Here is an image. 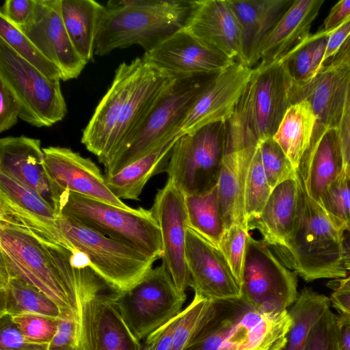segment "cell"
Segmentation results:
<instances>
[{"instance_id": "1", "label": "cell", "mask_w": 350, "mask_h": 350, "mask_svg": "<svg viewBox=\"0 0 350 350\" xmlns=\"http://www.w3.org/2000/svg\"><path fill=\"white\" fill-rule=\"evenodd\" d=\"M71 250L27 228L0 224V269L37 288L59 307L77 313L81 269Z\"/></svg>"}, {"instance_id": "2", "label": "cell", "mask_w": 350, "mask_h": 350, "mask_svg": "<svg viewBox=\"0 0 350 350\" xmlns=\"http://www.w3.org/2000/svg\"><path fill=\"white\" fill-rule=\"evenodd\" d=\"M297 176L299 196L294 228L286 246L273 251L287 268L307 282L345 278L348 275L343 259L345 232L308 196Z\"/></svg>"}, {"instance_id": "3", "label": "cell", "mask_w": 350, "mask_h": 350, "mask_svg": "<svg viewBox=\"0 0 350 350\" xmlns=\"http://www.w3.org/2000/svg\"><path fill=\"white\" fill-rule=\"evenodd\" d=\"M190 10L189 1H110L101 11L94 55L139 45L146 51L180 29Z\"/></svg>"}, {"instance_id": "4", "label": "cell", "mask_w": 350, "mask_h": 350, "mask_svg": "<svg viewBox=\"0 0 350 350\" xmlns=\"http://www.w3.org/2000/svg\"><path fill=\"white\" fill-rule=\"evenodd\" d=\"M117 292L91 266L81 269L77 283L78 350H140L118 308Z\"/></svg>"}, {"instance_id": "5", "label": "cell", "mask_w": 350, "mask_h": 350, "mask_svg": "<svg viewBox=\"0 0 350 350\" xmlns=\"http://www.w3.org/2000/svg\"><path fill=\"white\" fill-rule=\"evenodd\" d=\"M59 214L157 260L163 257L161 230L151 209L142 207L124 209L64 191L61 198Z\"/></svg>"}, {"instance_id": "6", "label": "cell", "mask_w": 350, "mask_h": 350, "mask_svg": "<svg viewBox=\"0 0 350 350\" xmlns=\"http://www.w3.org/2000/svg\"><path fill=\"white\" fill-rule=\"evenodd\" d=\"M215 76L177 81L103 163L105 174H115L165 140Z\"/></svg>"}, {"instance_id": "7", "label": "cell", "mask_w": 350, "mask_h": 350, "mask_svg": "<svg viewBox=\"0 0 350 350\" xmlns=\"http://www.w3.org/2000/svg\"><path fill=\"white\" fill-rule=\"evenodd\" d=\"M57 224L70 244L85 254L91 267L111 288L125 291L152 269L156 258L60 215Z\"/></svg>"}, {"instance_id": "8", "label": "cell", "mask_w": 350, "mask_h": 350, "mask_svg": "<svg viewBox=\"0 0 350 350\" xmlns=\"http://www.w3.org/2000/svg\"><path fill=\"white\" fill-rule=\"evenodd\" d=\"M60 81L44 75L0 39V81L18 103L20 119L36 127L62 120L67 107Z\"/></svg>"}, {"instance_id": "9", "label": "cell", "mask_w": 350, "mask_h": 350, "mask_svg": "<svg viewBox=\"0 0 350 350\" xmlns=\"http://www.w3.org/2000/svg\"><path fill=\"white\" fill-rule=\"evenodd\" d=\"M226 131V122L213 123L175 142L166 172L185 196L203 193L217 185Z\"/></svg>"}, {"instance_id": "10", "label": "cell", "mask_w": 350, "mask_h": 350, "mask_svg": "<svg viewBox=\"0 0 350 350\" xmlns=\"http://www.w3.org/2000/svg\"><path fill=\"white\" fill-rule=\"evenodd\" d=\"M185 300L163 264L116 297L120 314L139 341L178 315Z\"/></svg>"}, {"instance_id": "11", "label": "cell", "mask_w": 350, "mask_h": 350, "mask_svg": "<svg viewBox=\"0 0 350 350\" xmlns=\"http://www.w3.org/2000/svg\"><path fill=\"white\" fill-rule=\"evenodd\" d=\"M242 297L262 313L287 310L296 301V273L287 268L262 240L250 234L241 285Z\"/></svg>"}, {"instance_id": "12", "label": "cell", "mask_w": 350, "mask_h": 350, "mask_svg": "<svg viewBox=\"0 0 350 350\" xmlns=\"http://www.w3.org/2000/svg\"><path fill=\"white\" fill-rule=\"evenodd\" d=\"M226 126L225 152L217 184L225 230L236 223L247 224L243 212L244 182L259 144L245 117L233 115Z\"/></svg>"}, {"instance_id": "13", "label": "cell", "mask_w": 350, "mask_h": 350, "mask_svg": "<svg viewBox=\"0 0 350 350\" xmlns=\"http://www.w3.org/2000/svg\"><path fill=\"white\" fill-rule=\"evenodd\" d=\"M142 58L176 81L215 76L237 62L205 46L182 29L159 41Z\"/></svg>"}, {"instance_id": "14", "label": "cell", "mask_w": 350, "mask_h": 350, "mask_svg": "<svg viewBox=\"0 0 350 350\" xmlns=\"http://www.w3.org/2000/svg\"><path fill=\"white\" fill-rule=\"evenodd\" d=\"M254 68L236 62L215 75L171 133L172 139L211 124L226 122L232 116Z\"/></svg>"}, {"instance_id": "15", "label": "cell", "mask_w": 350, "mask_h": 350, "mask_svg": "<svg viewBox=\"0 0 350 350\" xmlns=\"http://www.w3.org/2000/svg\"><path fill=\"white\" fill-rule=\"evenodd\" d=\"M292 81L283 62L254 68L244 91L248 116L258 142L273 137L291 105Z\"/></svg>"}, {"instance_id": "16", "label": "cell", "mask_w": 350, "mask_h": 350, "mask_svg": "<svg viewBox=\"0 0 350 350\" xmlns=\"http://www.w3.org/2000/svg\"><path fill=\"white\" fill-rule=\"evenodd\" d=\"M151 211L159 226L164 265L178 292L186 295L189 279L185 262L188 219L184 193L167 179L158 190Z\"/></svg>"}, {"instance_id": "17", "label": "cell", "mask_w": 350, "mask_h": 350, "mask_svg": "<svg viewBox=\"0 0 350 350\" xmlns=\"http://www.w3.org/2000/svg\"><path fill=\"white\" fill-rule=\"evenodd\" d=\"M292 325L288 310L262 313L237 299L218 350H282Z\"/></svg>"}, {"instance_id": "18", "label": "cell", "mask_w": 350, "mask_h": 350, "mask_svg": "<svg viewBox=\"0 0 350 350\" xmlns=\"http://www.w3.org/2000/svg\"><path fill=\"white\" fill-rule=\"evenodd\" d=\"M185 262L189 286L211 301L242 297L241 286L221 250L187 227Z\"/></svg>"}, {"instance_id": "19", "label": "cell", "mask_w": 350, "mask_h": 350, "mask_svg": "<svg viewBox=\"0 0 350 350\" xmlns=\"http://www.w3.org/2000/svg\"><path fill=\"white\" fill-rule=\"evenodd\" d=\"M301 100L310 104L316 116L314 133L337 129L350 101V66L344 62L329 64L306 82L292 83L291 105Z\"/></svg>"}, {"instance_id": "20", "label": "cell", "mask_w": 350, "mask_h": 350, "mask_svg": "<svg viewBox=\"0 0 350 350\" xmlns=\"http://www.w3.org/2000/svg\"><path fill=\"white\" fill-rule=\"evenodd\" d=\"M143 64L142 57L121 63L111 85L83 129L81 142L102 163L107 156L111 136L124 111Z\"/></svg>"}, {"instance_id": "21", "label": "cell", "mask_w": 350, "mask_h": 350, "mask_svg": "<svg viewBox=\"0 0 350 350\" xmlns=\"http://www.w3.org/2000/svg\"><path fill=\"white\" fill-rule=\"evenodd\" d=\"M19 30L60 69L64 81L77 78L88 64L78 54L67 33L60 0H36L32 20Z\"/></svg>"}, {"instance_id": "22", "label": "cell", "mask_w": 350, "mask_h": 350, "mask_svg": "<svg viewBox=\"0 0 350 350\" xmlns=\"http://www.w3.org/2000/svg\"><path fill=\"white\" fill-rule=\"evenodd\" d=\"M0 173L36 191L59 213L63 192L47 172L40 139L24 135L1 138Z\"/></svg>"}, {"instance_id": "23", "label": "cell", "mask_w": 350, "mask_h": 350, "mask_svg": "<svg viewBox=\"0 0 350 350\" xmlns=\"http://www.w3.org/2000/svg\"><path fill=\"white\" fill-rule=\"evenodd\" d=\"M47 172L62 191H69L119 208L131 207L118 198L106 185L105 176L89 158L66 147L43 148Z\"/></svg>"}, {"instance_id": "24", "label": "cell", "mask_w": 350, "mask_h": 350, "mask_svg": "<svg viewBox=\"0 0 350 350\" xmlns=\"http://www.w3.org/2000/svg\"><path fill=\"white\" fill-rule=\"evenodd\" d=\"M183 31L205 46L239 62L241 32L228 0L189 1Z\"/></svg>"}, {"instance_id": "25", "label": "cell", "mask_w": 350, "mask_h": 350, "mask_svg": "<svg viewBox=\"0 0 350 350\" xmlns=\"http://www.w3.org/2000/svg\"><path fill=\"white\" fill-rule=\"evenodd\" d=\"M342 170L337 130L325 129L314 133L297 170L308 196L320 204L324 193Z\"/></svg>"}, {"instance_id": "26", "label": "cell", "mask_w": 350, "mask_h": 350, "mask_svg": "<svg viewBox=\"0 0 350 350\" xmlns=\"http://www.w3.org/2000/svg\"><path fill=\"white\" fill-rule=\"evenodd\" d=\"M323 3V0L293 1L262 42L256 67L275 64L307 39Z\"/></svg>"}, {"instance_id": "27", "label": "cell", "mask_w": 350, "mask_h": 350, "mask_svg": "<svg viewBox=\"0 0 350 350\" xmlns=\"http://www.w3.org/2000/svg\"><path fill=\"white\" fill-rule=\"evenodd\" d=\"M297 173L275 186L260 215L247 223L248 230H257L262 241L272 248L286 246L297 218L299 204Z\"/></svg>"}, {"instance_id": "28", "label": "cell", "mask_w": 350, "mask_h": 350, "mask_svg": "<svg viewBox=\"0 0 350 350\" xmlns=\"http://www.w3.org/2000/svg\"><path fill=\"white\" fill-rule=\"evenodd\" d=\"M241 32L239 62L252 68L258 62V49L292 0H228Z\"/></svg>"}, {"instance_id": "29", "label": "cell", "mask_w": 350, "mask_h": 350, "mask_svg": "<svg viewBox=\"0 0 350 350\" xmlns=\"http://www.w3.org/2000/svg\"><path fill=\"white\" fill-rule=\"evenodd\" d=\"M177 139L162 142L115 174L104 175L110 191L120 200H138L149 179L157 174L166 172Z\"/></svg>"}, {"instance_id": "30", "label": "cell", "mask_w": 350, "mask_h": 350, "mask_svg": "<svg viewBox=\"0 0 350 350\" xmlns=\"http://www.w3.org/2000/svg\"><path fill=\"white\" fill-rule=\"evenodd\" d=\"M316 123L310 104L301 100L288 107L273 136L296 171L310 146Z\"/></svg>"}, {"instance_id": "31", "label": "cell", "mask_w": 350, "mask_h": 350, "mask_svg": "<svg viewBox=\"0 0 350 350\" xmlns=\"http://www.w3.org/2000/svg\"><path fill=\"white\" fill-rule=\"evenodd\" d=\"M103 5L94 0H60L67 33L78 54L88 63L94 58L98 21Z\"/></svg>"}, {"instance_id": "32", "label": "cell", "mask_w": 350, "mask_h": 350, "mask_svg": "<svg viewBox=\"0 0 350 350\" xmlns=\"http://www.w3.org/2000/svg\"><path fill=\"white\" fill-rule=\"evenodd\" d=\"M28 313L57 318L61 311L41 291L0 269V317Z\"/></svg>"}, {"instance_id": "33", "label": "cell", "mask_w": 350, "mask_h": 350, "mask_svg": "<svg viewBox=\"0 0 350 350\" xmlns=\"http://www.w3.org/2000/svg\"><path fill=\"white\" fill-rule=\"evenodd\" d=\"M188 227L219 248L225 231L217 185L209 191L185 196Z\"/></svg>"}, {"instance_id": "34", "label": "cell", "mask_w": 350, "mask_h": 350, "mask_svg": "<svg viewBox=\"0 0 350 350\" xmlns=\"http://www.w3.org/2000/svg\"><path fill=\"white\" fill-rule=\"evenodd\" d=\"M329 306V298L325 295L310 288H303L288 310L292 325L282 350H304L310 330Z\"/></svg>"}, {"instance_id": "35", "label": "cell", "mask_w": 350, "mask_h": 350, "mask_svg": "<svg viewBox=\"0 0 350 350\" xmlns=\"http://www.w3.org/2000/svg\"><path fill=\"white\" fill-rule=\"evenodd\" d=\"M0 39L3 40L21 57L44 75L62 81L60 69L51 62L21 30L0 16Z\"/></svg>"}, {"instance_id": "36", "label": "cell", "mask_w": 350, "mask_h": 350, "mask_svg": "<svg viewBox=\"0 0 350 350\" xmlns=\"http://www.w3.org/2000/svg\"><path fill=\"white\" fill-rule=\"evenodd\" d=\"M271 191L262 167L258 144L250 163L244 182L243 212L247 223L260 215Z\"/></svg>"}, {"instance_id": "37", "label": "cell", "mask_w": 350, "mask_h": 350, "mask_svg": "<svg viewBox=\"0 0 350 350\" xmlns=\"http://www.w3.org/2000/svg\"><path fill=\"white\" fill-rule=\"evenodd\" d=\"M0 196L18 208L38 217L56 221L60 216L36 191L2 173H0Z\"/></svg>"}, {"instance_id": "38", "label": "cell", "mask_w": 350, "mask_h": 350, "mask_svg": "<svg viewBox=\"0 0 350 350\" xmlns=\"http://www.w3.org/2000/svg\"><path fill=\"white\" fill-rule=\"evenodd\" d=\"M319 205L338 227L350 234V174L342 172Z\"/></svg>"}, {"instance_id": "39", "label": "cell", "mask_w": 350, "mask_h": 350, "mask_svg": "<svg viewBox=\"0 0 350 350\" xmlns=\"http://www.w3.org/2000/svg\"><path fill=\"white\" fill-rule=\"evenodd\" d=\"M249 232L246 224H234L225 230L219 245V249L225 257L240 286L242 282Z\"/></svg>"}, {"instance_id": "40", "label": "cell", "mask_w": 350, "mask_h": 350, "mask_svg": "<svg viewBox=\"0 0 350 350\" xmlns=\"http://www.w3.org/2000/svg\"><path fill=\"white\" fill-rule=\"evenodd\" d=\"M212 301L195 294L192 301L179 315L170 350H184L208 311Z\"/></svg>"}, {"instance_id": "41", "label": "cell", "mask_w": 350, "mask_h": 350, "mask_svg": "<svg viewBox=\"0 0 350 350\" xmlns=\"http://www.w3.org/2000/svg\"><path fill=\"white\" fill-rule=\"evenodd\" d=\"M261 161L272 189L296 173L291 161L273 137L259 143Z\"/></svg>"}, {"instance_id": "42", "label": "cell", "mask_w": 350, "mask_h": 350, "mask_svg": "<svg viewBox=\"0 0 350 350\" xmlns=\"http://www.w3.org/2000/svg\"><path fill=\"white\" fill-rule=\"evenodd\" d=\"M12 318L24 336L33 342L49 345L57 331L58 321L55 317L28 313Z\"/></svg>"}, {"instance_id": "43", "label": "cell", "mask_w": 350, "mask_h": 350, "mask_svg": "<svg viewBox=\"0 0 350 350\" xmlns=\"http://www.w3.org/2000/svg\"><path fill=\"white\" fill-rule=\"evenodd\" d=\"M315 38V34L310 35L280 60L284 62L293 83L300 84L312 79V55Z\"/></svg>"}, {"instance_id": "44", "label": "cell", "mask_w": 350, "mask_h": 350, "mask_svg": "<svg viewBox=\"0 0 350 350\" xmlns=\"http://www.w3.org/2000/svg\"><path fill=\"white\" fill-rule=\"evenodd\" d=\"M336 321L329 306L310 330L304 350H339Z\"/></svg>"}, {"instance_id": "45", "label": "cell", "mask_w": 350, "mask_h": 350, "mask_svg": "<svg viewBox=\"0 0 350 350\" xmlns=\"http://www.w3.org/2000/svg\"><path fill=\"white\" fill-rule=\"evenodd\" d=\"M48 344L29 340L11 316L0 317V350H48Z\"/></svg>"}, {"instance_id": "46", "label": "cell", "mask_w": 350, "mask_h": 350, "mask_svg": "<svg viewBox=\"0 0 350 350\" xmlns=\"http://www.w3.org/2000/svg\"><path fill=\"white\" fill-rule=\"evenodd\" d=\"M57 321V331L49 344L48 350H78V314L61 311Z\"/></svg>"}, {"instance_id": "47", "label": "cell", "mask_w": 350, "mask_h": 350, "mask_svg": "<svg viewBox=\"0 0 350 350\" xmlns=\"http://www.w3.org/2000/svg\"><path fill=\"white\" fill-rule=\"evenodd\" d=\"M36 0H6L0 9V16L18 29L32 20Z\"/></svg>"}, {"instance_id": "48", "label": "cell", "mask_w": 350, "mask_h": 350, "mask_svg": "<svg viewBox=\"0 0 350 350\" xmlns=\"http://www.w3.org/2000/svg\"><path fill=\"white\" fill-rule=\"evenodd\" d=\"M0 132L14 126L20 118L21 107L7 86L0 81Z\"/></svg>"}, {"instance_id": "49", "label": "cell", "mask_w": 350, "mask_h": 350, "mask_svg": "<svg viewBox=\"0 0 350 350\" xmlns=\"http://www.w3.org/2000/svg\"><path fill=\"white\" fill-rule=\"evenodd\" d=\"M328 286L333 289L330 304L340 314L350 317V280L347 277L334 280Z\"/></svg>"}, {"instance_id": "50", "label": "cell", "mask_w": 350, "mask_h": 350, "mask_svg": "<svg viewBox=\"0 0 350 350\" xmlns=\"http://www.w3.org/2000/svg\"><path fill=\"white\" fill-rule=\"evenodd\" d=\"M343 162L342 172L350 174V101L337 128Z\"/></svg>"}, {"instance_id": "51", "label": "cell", "mask_w": 350, "mask_h": 350, "mask_svg": "<svg viewBox=\"0 0 350 350\" xmlns=\"http://www.w3.org/2000/svg\"><path fill=\"white\" fill-rule=\"evenodd\" d=\"M350 36V17L336 28L328 32L323 65L332 59Z\"/></svg>"}, {"instance_id": "52", "label": "cell", "mask_w": 350, "mask_h": 350, "mask_svg": "<svg viewBox=\"0 0 350 350\" xmlns=\"http://www.w3.org/2000/svg\"><path fill=\"white\" fill-rule=\"evenodd\" d=\"M350 17V0L337 2L324 20L323 31L329 32L336 28Z\"/></svg>"}, {"instance_id": "53", "label": "cell", "mask_w": 350, "mask_h": 350, "mask_svg": "<svg viewBox=\"0 0 350 350\" xmlns=\"http://www.w3.org/2000/svg\"><path fill=\"white\" fill-rule=\"evenodd\" d=\"M316 38L312 55V78L323 68L328 32L323 30L315 33Z\"/></svg>"}, {"instance_id": "54", "label": "cell", "mask_w": 350, "mask_h": 350, "mask_svg": "<svg viewBox=\"0 0 350 350\" xmlns=\"http://www.w3.org/2000/svg\"><path fill=\"white\" fill-rule=\"evenodd\" d=\"M336 328L339 350H350V317L336 316Z\"/></svg>"}, {"instance_id": "55", "label": "cell", "mask_w": 350, "mask_h": 350, "mask_svg": "<svg viewBox=\"0 0 350 350\" xmlns=\"http://www.w3.org/2000/svg\"><path fill=\"white\" fill-rule=\"evenodd\" d=\"M350 55V36L345 42L340 49L336 53V55L330 59L328 62H327L324 66L329 65V64H335L338 63H342L345 61V59ZM323 66V67H324Z\"/></svg>"}, {"instance_id": "56", "label": "cell", "mask_w": 350, "mask_h": 350, "mask_svg": "<svg viewBox=\"0 0 350 350\" xmlns=\"http://www.w3.org/2000/svg\"><path fill=\"white\" fill-rule=\"evenodd\" d=\"M159 335V329L150 334L141 343L140 350H154Z\"/></svg>"}, {"instance_id": "57", "label": "cell", "mask_w": 350, "mask_h": 350, "mask_svg": "<svg viewBox=\"0 0 350 350\" xmlns=\"http://www.w3.org/2000/svg\"><path fill=\"white\" fill-rule=\"evenodd\" d=\"M344 263L350 262V238L345 239L344 242Z\"/></svg>"}, {"instance_id": "58", "label": "cell", "mask_w": 350, "mask_h": 350, "mask_svg": "<svg viewBox=\"0 0 350 350\" xmlns=\"http://www.w3.org/2000/svg\"><path fill=\"white\" fill-rule=\"evenodd\" d=\"M345 267L347 271V278H349L350 280V262H348V263H345Z\"/></svg>"}, {"instance_id": "59", "label": "cell", "mask_w": 350, "mask_h": 350, "mask_svg": "<svg viewBox=\"0 0 350 350\" xmlns=\"http://www.w3.org/2000/svg\"><path fill=\"white\" fill-rule=\"evenodd\" d=\"M343 62L344 63H347V64H348L350 66V55L348 56V57Z\"/></svg>"}]
</instances>
